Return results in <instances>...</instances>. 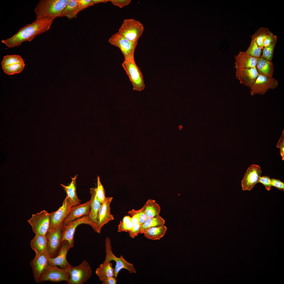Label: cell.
I'll return each mask as SVG.
<instances>
[{
    "label": "cell",
    "mask_w": 284,
    "mask_h": 284,
    "mask_svg": "<svg viewBox=\"0 0 284 284\" xmlns=\"http://www.w3.org/2000/svg\"><path fill=\"white\" fill-rule=\"evenodd\" d=\"M167 230V227L164 225L148 229L143 234L145 237L148 239L158 240L165 235Z\"/></svg>",
    "instance_id": "28"
},
{
    "label": "cell",
    "mask_w": 284,
    "mask_h": 284,
    "mask_svg": "<svg viewBox=\"0 0 284 284\" xmlns=\"http://www.w3.org/2000/svg\"><path fill=\"white\" fill-rule=\"evenodd\" d=\"M144 30L143 25L139 21L133 19L124 20L118 33L129 41L138 43Z\"/></svg>",
    "instance_id": "3"
},
{
    "label": "cell",
    "mask_w": 284,
    "mask_h": 284,
    "mask_svg": "<svg viewBox=\"0 0 284 284\" xmlns=\"http://www.w3.org/2000/svg\"><path fill=\"white\" fill-rule=\"evenodd\" d=\"M50 255L48 250L38 255H35L30 263L35 281H38L44 270L48 264Z\"/></svg>",
    "instance_id": "16"
},
{
    "label": "cell",
    "mask_w": 284,
    "mask_h": 284,
    "mask_svg": "<svg viewBox=\"0 0 284 284\" xmlns=\"http://www.w3.org/2000/svg\"><path fill=\"white\" fill-rule=\"evenodd\" d=\"M165 223V220L159 215L152 218H148L141 226L140 233L143 234L149 228L164 225Z\"/></svg>",
    "instance_id": "31"
},
{
    "label": "cell",
    "mask_w": 284,
    "mask_h": 284,
    "mask_svg": "<svg viewBox=\"0 0 284 284\" xmlns=\"http://www.w3.org/2000/svg\"><path fill=\"white\" fill-rule=\"evenodd\" d=\"M97 186L95 188L97 197L101 204L104 203L107 200V197L105 196V191L103 185L102 184L99 177L97 176Z\"/></svg>",
    "instance_id": "33"
},
{
    "label": "cell",
    "mask_w": 284,
    "mask_h": 284,
    "mask_svg": "<svg viewBox=\"0 0 284 284\" xmlns=\"http://www.w3.org/2000/svg\"><path fill=\"white\" fill-rule=\"evenodd\" d=\"M110 2L114 5L116 6L121 8L127 6L130 3V0H110Z\"/></svg>",
    "instance_id": "40"
},
{
    "label": "cell",
    "mask_w": 284,
    "mask_h": 284,
    "mask_svg": "<svg viewBox=\"0 0 284 284\" xmlns=\"http://www.w3.org/2000/svg\"><path fill=\"white\" fill-rule=\"evenodd\" d=\"M79 12L78 0H69L61 17H66L71 19L76 18Z\"/></svg>",
    "instance_id": "30"
},
{
    "label": "cell",
    "mask_w": 284,
    "mask_h": 284,
    "mask_svg": "<svg viewBox=\"0 0 284 284\" xmlns=\"http://www.w3.org/2000/svg\"><path fill=\"white\" fill-rule=\"evenodd\" d=\"M32 249L36 253L35 255H39L47 250V240L46 236L36 234L30 242Z\"/></svg>",
    "instance_id": "25"
},
{
    "label": "cell",
    "mask_w": 284,
    "mask_h": 284,
    "mask_svg": "<svg viewBox=\"0 0 284 284\" xmlns=\"http://www.w3.org/2000/svg\"><path fill=\"white\" fill-rule=\"evenodd\" d=\"M70 248L69 245L67 241H63L57 255L54 257H50L48 260V264L59 266L61 268L65 269L72 267L67 259V253Z\"/></svg>",
    "instance_id": "19"
},
{
    "label": "cell",
    "mask_w": 284,
    "mask_h": 284,
    "mask_svg": "<svg viewBox=\"0 0 284 284\" xmlns=\"http://www.w3.org/2000/svg\"><path fill=\"white\" fill-rule=\"evenodd\" d=\"M121 221L124 223H127L131 221V217L129 216H126L124 217Z\"/></svg>",
    "instance_id": "44"
},
{
    "label": "cell",
    "mask_w": 284,
    "mask_h": 284,
    "mask_svg": "<svg viewBox=\"0 0 284 284\" xmlns=\"http://www.w3.org/2000/svg\"><path fill=\"white\" fill-rule=\"evenodd\" d=\"M84 224L90 225L95 231V226L88 215L84 216L69 222L63 226L62 232V242L66 241L71 248L74 244V236L76 228L79 225Z\"/></svg>",
    "instance_id": "7"
},
{
    "label": "cell",
    "mask_w": 284,
    "mask_h": 284,
    "mask_svg": "<svg viewBox=\"0 0 284 284\" xmlns=\"http://www.w3.org/2000/svg\"><path fill=\"white\" fill-rule=\"evenodd\" d=\"M69 0H40L34 11L36 19L61 17Z\"/></svg>",
    "instance_id": "2"
},
{
    "label": "cell",
    "mask_w": 284,
    "mask_h": 284,
    "mask_svg": "<svg viewBox=\"0 0 284 284\" xmlns=\"http://www.w3.org/2000/svg\"><path fill=\"white\" fill-rule=\"evenodd\" d=\"M135 211L138 214L139 218V223L142 225L148 217L143 210L142 208L138 210H135Z\"/></svg>",
    "instance_id": "42"
},
{
    "label": "cell",
    "mask_w": 284,
    "mask_h": 284,
    "mask_svg": "<svg viewBox=\"0 0 284 284\" xmlns=\"http://www.w3.org/2000/svg\"><path fill=\"white\" fill-rule=\"evenodd\" d=\"M236 75L240 83L250 88L258 75L255 67L236 69Z\"/></svg>",
    "instance_id": "21"
},
{
    "label": "cell",
    "mask_w": 284,
    "mask_h": 284,
    "mask_svg": "<svg viewBox=\"0 0 284 284\" xmlns=\"http://www.w3.org/2000/svg\"><path fill=\"white\" fill-rule=\"evenodd\" d=\"M236 60L235 68L236 69L255 67L258 58L253 57L246 52H240L235 57Z\"/></svg>",
    "instance_id": "22"
},
{
    "label": "cell",
    "mask_w": 284,
    "mask_h": 284,
    "mask_svg": "<svg viewBox=\"0 0 284 284\" xmlns=\"http://www.w3.org/2000/svg\"><path fill=\"white\" fill-rule=\"evenodd\" d=\"M278 84V81L274 77L258 75L250 88L251 94L264 95L268 89L275 88Z\"/></svg>",
    "instance_id": "12"
},
{
    "label": "cell",
    "mask_w": 284,
    "mask_h": 284,
    "mask_svg": "<svg viewBox=\"0 0 284 284\" xmlns=\"http://www.w3.org/2000/svg\"><path fill=\"white\" fill-rule=\"evenodd\" d=\"M246 52L251 56L258 58L261 56L262 49L257 45L253 38H252L250 44Z\"/></svg>",
    "instance_id": "32"
},
{
    "label": "cell",
    "mask_w": 284,
    "mask_h": 284,
    "mask_svg": "<svg viewBox=\"0 0 284 284\" xmlns=\"http://www.w3.org/2000/svg\"><path fill=\"white\" fill-rule=\"evenodd\" d=\"M90 192L91 196V206L90 212L88 216L95 225V231L98 221V212L102 204L97 196L95 188H90Z\"/></svg>",
    "instance_id": "24"
},
{
    "label": "cell",
    "mask_w": 284,
    "mask_h": 284,
    "mask_svg": "<svg viewBox=\"0 0 284 284\" xmlns=\"http://www.w3.org/2000/svg\"><path fill=\"white\" fill-rule=\"evenodd\" d=\"M62 225L48 231L46 235L47 240V250L51 257L56 256L62 244Z\"/></svg>",
    "instance_id": "15"
},
{
    "label": "cell",
    "mask_w": 284,
    "mask_h": 284,
    "mask_svg": "<svg viewBox=\"0 0 284 284\" xmlns=\"http://www.w3.org/2000/svg\"><path fill=\"white\" fill-rule=\"evenodd\" d=\"M53 19L49 18L36 19L32 23L21 28L13 36L1 42L8 48L20 45L25 41L31 42L34 38L50 29Z\"/></svg>",
    "instance_id": "1"
},
{
    "label": "cell",
    "mask_w": 284,
    "mask_h": 284,
    "mask_svg": "<svg viewBox=\"0 0 284 284\" xmlns=\"http://www.w3.org/2000/svg\"><path fill=\"white\" fill-rule=\"evenodd\" d=\"M112 199V197H108L106 200L101 204L99 210L95 230L98 233L100 232L102 227L104 225L114 220V216L110 212V204Z\"/></svg>",
    "instance_id": "17"
},
{
    "label": "cell",
    "mask_w": 284,
    "mask_h": 284,
    "mask_svg": "<svg viewBox=\"0 0 284 284\" xmlns=\"http://www.w3.org/2000/svg\"><path fill=\"white\" fill-rule=\"evenodd\" d=\"M276 43H274L262 49L261 56L266 60L272 62L274 50Z\"/></svg>",
    "instance_id": "34"
},
{
    "label": "cell",
    "mask_w": 284,
    "mask_h": 284,
    "mask_svg": "<svg viewBox=\"0 0 284 284\" xmlns=\"http://www.w3.org/2000/svg\"><path fill=\"white\" fill-rule=\"evenodd\" d=\"M108 42L111 44L119 48L124 55L125 60H135L134 54L138 43L129 41L118 32L109 38Z\"/></svg>",
    "instance_id": "8"
},
{
    "label": "cell",
    "mask_w": 284,
    "mask_h": 284,
    "mask_svg": "<svg viewBox=\"0 0 284 284\" xmlns=\"http://www.w3.org/2000/svg\"><path fill=\"white\" fill-rule=\"evenodd\" d=\"M27 221L31 225L32 231L36 234L46 236L50 225V213L43 210L32 214L31 218Z\"/></svg>",
    "instance_id": "10"
},
{
    "label": "cell",
    "mask_w": 284,
    "mask_h": 284,
    "mask_svg": "<svg viewBox=\"0 0 284 284\" xmlns=\"http://www.w3.org/2000/svg\"><path fill=\"white\" fill-rule=\"evenodd\" d=\"M103 284H116L117 281L115 277L113 276L106 278L102 281Z\"/></svg>",
    "instance_id": "43"
},
{
    "label": "cell",
    "mask_w": 284,
    "mask_h": 284,
    "mask_svg": "<svg viewBox=\"0 0 284 284\" xmlns=\"http://www.w3.org/2000/svg\"><path fill=\"white\" fill-rule=\"evenodd\" d=\"M142 224L139 223L133 224L131 229L128 232L129 236L132 238H134L138 236L140 233V227Z\"/></svg>",
    "instance_id": "37"
},
{
    "label": "cell",
    "mask_w": 284,
    "mask_h": 284,
    "mask_svg": "<svg viewBox=\"0 0 284 284\" xmlns=\"http://www.w3.org/2000/svg\"><path fill=\"white\" fill-rule=\"evenodd\" d=\"M148 218H152L159 215L160 207L155 200H148L142 208Z\"/></svg>",
    "instance_id": "29"
},
{
    "label": "cell",
    "mask_w": 284,
    "mask_h": 284,
    "mask_svg": "<svg viewBox=\"0 0 284 284\" xmlns=\"http://www.w3.org/2000/svg\"><path fill=\"white\" fill-rule=\"evenodd\" d=\"M272 186L275 187L278 190L284 191V183L280 180L272 178L271 179Z\"/></svg>",
    "instance_id": "39"
},
{
    "label": "cell",
    "mask_w": 284,
    "mask_h": 284,
    "mask_svg": "<svg viewBox=\"0 0 284 284\" xmlns=\"http://www.w3.org/2000/svg\"><path fill=\"white\" fill-rule=\"evenodd\" d=\"M68 272L70 276L68 284H83L92 275L91 268L88 262L85 260L78 266L68 268Z\"/></svg>",
    "instance_id": "6"
},
{
    "label": "cell",
    "mask_w": 284,
    "mask_h": 284,
    "mask_svg": "<svg viewBox=\"0 0 284 284\" xmlns=\"http://www.w3.org/2000/svg\"><path fill=\"white\" fill-rule=\"evenodd\" d=\"M73 206V205L70 199L66 196L62 205L57 211L50 213V221L48 232L62 225L64 220L69 214Z\"/></svg>",
    "instance_id": "11"
},
{
    "label": "cell",
    "mask_w": 284,
    "mask_h": 284,
    "mask_svg": "<svg viewBox=\"0 0 284 284\" xmlns=\"http://www.w3.org/2000/svg\"><path fill=\"white\" fill-rule=\"evenodd\" d=\"M1 65L5 73L9 75H12L21 72L24 67L25 64L20 55H10L4 57Z\"/></svg>",
    "instance_id": "13"
},
{
    "label": "cell",
    "mask_w": 284,
    "mask_h": 284,
    "mask_svg": "<svg viewBox=\"0 0 284 284\" xmlns=\"http://www.w3.org/2000/svg\"><path fill=\"white\" fill-rule=\"evenodd\" d=\"M255 41L262 50L275 43H276L277 37L271 32L268 28L261 27L252 36Z\"/></svg>",
    "instance_id": "18"
},
{
    "label": "cell",
    "mask_w": 284,
    "mask_h": 284,
    "mask_svg": "<svg viewBox=\"0 0 284 284\" xmlns=\"http://www.w3.org/2000/svg\"><path fill=\"white\" fill-rule=\"evenodd\" d=\"M105 246L106 257L104 261L110 262L113 260L116 263L114 269V275L115 277H117L119 271L123 269L126 270L130 273H136V270L132 263L127 261L122 255L118 257L114 254L111 241L108 237L105 239Z\"/></svg>",
    "instance_id": "4"
},
{
    "label": "cell",
    "mask_w": 284,
    "mask_h": 284,
    "mask_svg": "<svg viewBox=\"0 0 284 284\" xmlns=\"http://www.w3.org/2000/svg\"><path fill=\"white\" fill-rule=\"evenodd\" d=\"M255 68L258 75L273 77L274 69L273 63L266 60L261 56L257 58Z\"/></svg>",
    "instance_id": "23"
},
{
    "label": "cell",
    "mask_w": 284,
    "mask_h": 284,
    "mask_svg": "<svg viewBox=\"0 0 284 284\" xmlns=\"http://www.w3.org/2000/svg\"><path fill=\"white\" fill-rule=\"evenodd\" d=\"M284 131L278 141L276 147L280 149V153L283 160H284Z\"/></svg>",
    "instance_id": "41"
},
{
    "label": "cell",
    "mask_w": 284,
    "mask_h": 284,
    "mask_svg": "<svg viewBox=\"0 0 284 284\" xmlns=\"http://www.w3.org/2000/svg\"><path fill=\"white\" fill-rule=\"evenodd\" d=\"M68 268H60L56 266L48 264L42 273L38 283L45 281L55 282L65 281L68 283L70 277L68 272Z\"/></svg>",
    "instance_id": "9"
},
{
    "label": "cell",
    "mask_w": 284,
    "mask_h": 284,
    "mask_svg": "<svg viewBox=\"0 0 284 284\" xmlns=\"http://www.w3.org/2000/svg\"><path fill=\"white\" fill-rule=\"evenodd\" d=\"M78 175L72 178V181L68 185L66 186L61 184L60 185L66 194V196L70 199L73 206L80 204L81 200L78 197L76 192V180Z\"/></svg>",
    "instance_id": "26"
},
{
    "label": "cell",
    "mask_w": 284,
    "mask_h": 284,
    "mask_svg": "<svg viewBox=\"0 0 284 284\" xmlns=\"http://www.w3.org/2000/svg\"><path fill=\"white\" fill-rule=\"evenodd\" d=\"M261 173V168L259 165L253 164L250 166L245 173L241 182L242 190H251L258 183Z\"/></svg>",
    "instance_id": "14"
},
{
    "label": "cell",
    "mask_w": 284,
    "mask_h": 284,
    "mask_svg": "<svg viewBox=\"0 0 284 284\" xmlns=\"http://www.w3.org/2000/svg\"><path fill=\"white\" fill-rule=\"evenodd\" d=\"M133 225V224L131 221L124 223L120 221L118 226V231L119 232H128L131 229Z\"/></svg>",
    "instance_id": "36"
},
{
    "label": "cell",
    "mask_w": 284,
    "mask_h": 284,
    "mask_svg": "<svg viewBox=\"0 0 284 284\" xmlns=\"http://www.w3.org/2000/svg\"><path fill=\"white\" fill-rule=\"evenodd\" d=\"M95 272L101 281L107 278L114 276V269L110 261H104L96 269Z\"/></svg>",
    "instance_id": "27"
},
{
    "label": "cell",
    "mask_w": 284,
    "mask_h": 284,
    "mask_svg": "<svg viewBox=\"0 0 284 284\" xmlns=\"http://www.w3.org/2000/svg\"><path fill=\"white\" fill-rule=\"evenodd\" d=\"M78 2L79 12L94 4L92 0H78Z\"/></svg>",
    "instance_id": "35"
},
{
    "label": "cell",
    "mask_w": 284,
    "mask_h": 284,
    "mask_svg": "<svg viewBox=\"0 0 284 284\" xmlns=\"http://www.w3.org/2000/svg\"><path fill=\"white\" fill-rule=\"evenodd\" d=\"M258 183L262 184L267 190L270 191L271 189L272 186L271 179L267 175L261 176L259 178Z\"/></svg>",
    "instance_id": "38"
},
{
    "label": "cell",
    "mask_w": 284,
    "mask_h": 284,
    "mask_svg": "<svg viewBox=\"0 0 284 284\" xmlns=\"http://www.w3.org/2000/svg\"><path fill=\"white\" fill-rule=\"evenodd\" d=\"M90 200L82 204L72 207L69 214L64 220L63 226L83 216L88 215L90 212Z\"/></svg>",
    "instance_id": "20"
},
{
    "label": "cell",
    "mask_w": 284,
    "mask_h": 284,
    "mask_svg": "<svg viewBox=\"0 0 284 284\" xmlns=\"http://www.w3.org/2000/svg\"><path fill=\"white\" fill-rule=\"evenodd\" d=\"M92 1L94 4L99 3H105L110 2V0H92Z\"/></svg>",
    "instance_id": "45"
},
{
    "label": "cell",
    "mask_w": 284,
    "mask_h": 284,
    "mask_svg": "<svg viewBox=\"0 0 284 284\" xmlns=\"http://www.w3.org/2000/svg\"><path fill=\"white\" fill-rule=\"evenodd\" d=\"M122 66L132 83L134 90L141 91L145 87L143 76L135 60H124Z\"/></svg>",
    "instance_id": "5"
}]
</instances>
